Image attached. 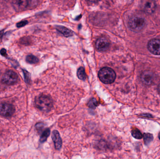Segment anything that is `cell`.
<instances>
[{
  "mask_svg": "<svg viewBox=\"0 0 160 159\" xmlns=\"http://www.w3.org/2000/svg\"><path fill=\"white\" fill-rule=\"evenodd\" d=\"M35 105L40 111L48 112L53 107V101L50 96L42 94L36 98Z\"/></svg>",
  "mask_w": 160,
  "mask_h": 159,
  "instance_id": "1",
  "label": "cell"
},
{
  "mask_svg": "<svg viewBox=\"0 0 160 159\" xmlns=\"http://www.w3.org/2000/svg\"><path fill=\"white\" fill-rule=\"evenodd\" d=\"M98 77L102 83L110 84L114 82L116 75L114 71L111 68L103 67L99 72Z\"/></svg>",
  "mask_w": 160,
  "mask_h": 159,
  "instance_id": "2",
  "label": "cell"
},
{
  "mask_svg": "<svg viewBox=\"0 0 160 159\" xmlns=\"http://www.w3.org/2000/svg\"><path fill=\"white\" fill-rule=\"evenodd\" d=\"M128 24L131 30L133 31L138 32L144 28L145 25V21L143 18L134 16L130 19Z\"/></svg>",
  "mask_w": 160,
  "mask_h": 159,
  "instance_id": "3",
  "label": "cell"
},
{
  "mask_svg": "<svg viewBox=\"0 0 160 159\" xmlns=\"http://www.w3.org/2000/svg\"><path fill=\"white\" fill-rule=\"evenodd\" d=\"M17 74L12 71H7L3 76L2 81L5 85H12L15 84L18 80Z\"/></svg>",
  "mask_w": 160,
  "mask_h": 159,
  "instance_id": "4",
  "label": "cell"
},
{
  "mask_svg": "<svg viewBox=\"0 0 160 159\" xmlns=\"http://www.w3.org/2000/svg\"><path fill=\"white\" fill-rule=\"evenodd\" d=\"M15 109L12 105L8 103L0 104V115L5 117H10L15 113Z\"/></svg>",
  "mask_w": 160,
  "mask_h": 159,
  "instance_id": "5",
  "label": "cell"
},
{
  "mask_svg": "<svg viewBox=\"0 0 160 159\" xmlns=\"http://www.w3.org/2000/svg\"><path fill=\"white\" fill-rule=\"evenodd\" d=\"M148 50L154 55H160V40L152 39L149 41L148 45Z\"/></svg>",
  "mask_w": 160,
  "mask_h": 159,
  "instance_id": "6",
  "label": "cell"
},
{
  "mask_svg": "<svg viewBox=\"0 0 160 159\" xmlns=\"http://www.w3.org/2000/svg\"><path fill=\"white\" fill-rule=\"evenodd\" d=\"M110 42L108 39L104 37H101L97 40L96 43V47L99 51H105L109 49Z\"/></svg>",
  "mask_w": 160,
  "mask_h": 159,
  "instance_id": "7",
  "label": "cell"
},
{
  "mask_svg": "<svg viewBox=\"0 0 160 159\" xmlns=\"http://www.w3.org/2000/svg\"><path fill=\"white\" fill-rule=\"evenodd\" d=\"M142 7L145 12L148 14H152L156 9V3L153 1H144L142 3Z\"/></svg>",
  "mask_w": 160,
  "mask_h": 159,
  "instance_id": "8",
  "label": "cell"
},
{
  "mask_svg": "<svg viewBox=\"0 0 160 159\" xmlns=\"http://www.w3.org/2000/svg\"><path fill=\"white\" fill-rule=\"evenodd\" d=\"M52 138L54 144V146L57 150H60L62 147V140L59 132L54 130L52 132Z\"/></svg>",
  "mask_w": 160,
  "mask_h": 159,
  "instance_id": "9",
  "label": "cell"
},
{
  "mask_svg": "<svg viewBox=\"0 0 160 159\" xmlns=\"http://www.w3.org/2000/svg\"><path fill=\"white\" fill-rule=\"evenodd\" d=\"M142 82L146 85H151L153 80V74L149 71H145L141 75Z\"/></svg>",
  "mask_w": 160,
  "mask_h": 159,
  "instance_id": "10",
  "label": "cell"
},
{
  "mask_svg": "<svg viewBox=\"0 0 160 159\" xmlns=\"http://www.w3.org/2000/svg\"><path fill=\"white\" fill-rule=\"evenodd\" d=\"M27 1H14L13 3L14 8L18 12L23 10L27 7Z\"/></svg>",
  "mask_w": 160,
  "mask_h": 159,
  "instance_id": "11",
  "label": "cell"
},
{
  "mask_svg": "<svg viewBox=\"0 0 160 159\" xmlns=\"http://www.w3.org/2000/svg\"><path fill=\"white\" fill-rule=\"evenodd\" d=\"M56 29L58 31L60 32L65 37H70L73 35V32L72 31L64 26H57Z\"/></svg>",
  "mask_w": 160,
  "mask_h": 159,
  "instance_id": "12",
  "label": "cell"
},
{
  "mask_svg": "<svg viewBox=\"0 0 160 159\" xmlns=\"http://www.w3.org/2000/svg\"><path fill=\"white\" fill-rule=\"evenodd\" d=\"M50 134V130L49 129H47L42 133L41 137L40 138V142L41 143H44L47 141V139L49 136Z\"/></svg>",
  "mask_w": 160,
  "mask_h": 159,
  "instance_id": "13",
  "label": "cell"
},
{
  "mask_svg": "<svg viewBox=\"0 0 160 159\" xmlns=\"http://www.w3.org/2000/svg\"><path fill=\"white\" fill-rule=\"evenodd\" d=\"M77 75L78 78L81 80H85L86 78V74L84 69L82 67H80L78 71Z\"/></svg>",
  "mask_w": 160,
  "mask_h": 159,
  "instance_id": "14",
  "label": "cell"
},
{
  "mask_svg": "<svg viewBox=\"0 0 160 159\" xmlns=\"http://www.w3.org/2000/svg\"><path fill=\"white\" fill-rule=\"evenodd\" d=\"M26 61L28 63L31 64L37 63L38 62V59L33 55H30L27 56L26 58Z\"/></svg>",
  "mask_w": 160,
  "mask_h": 159,
  "instance_id": "15",
  "label": "cell"
},
{
  "mask_svg": "<svg viewBox=\"0 0 160 159\" xmlns=\"http://www.w3.org/2000/svg\"><path fill=\"white\" fill-rule=\"evenodd\" d=\"M144 141L146 145L150 143L153 140V136L152 134L149 133H144L143 135Z\"/></svg>",
  "mask_w": 160,
  "mask_h": 159,
  "instance_id": "16",
  "label": "cell"
},
{
  "mask_svg": "<svg viewBox=\"0 0 160 159\" xmlns=\"http://www.w3.org/2000/svg\"><path fill=\"white\" fill-rule=\"evenodd\" d=\"M132 135L136 139H141L142 138V133L138 129H133L132 131Z\"/></svg>",
  "mask_w": 160,
  "mask_h": 159,
  "instance_id": "17",
  "label": "cell"
},
{
  "mask_svg": "<svg viewBox=\"0 0 160 159\" xmlns=\"http://www.w3.org/2000/svg\"><path fill=\"white\" fill-rule=\"evenodd\" d=\"M98 105V101L96 99L94 98H92L90 101L88 103V106L89 108H92V109H95Z\"/></svg>",
  "mask_w": 160,
  "mask_h": 159,
  "instance_id": "18",
  "label": "cell"
},
{
  "mask_svg": "<svg viewBox=\"0 0 160 159\" xmlns=\"http://www.w3.org/2000/svg\"><path fill=\"white\" fill-rule=\"evenodd\" d=\"M45 125L42 122H40V123H37L36 125L35 128L37 130L39 131H41L42 130L44 127H45Z\"/></svg>",
  "mask_w": 160,
  "mask_h": 159,
  "instance_id": "19",
  "label": "cell"
},
{
  "mask_svg": "<svg viewBox=\"0 0 160 159\" xmlns=\"http://www.w3.org/2000/svg\"><path fill=\"white\" fill-rule=\"evenodd\" d=\"M28 23V21H21V22H19L17 24V26L18 27H22V26H25L26 24Z\"/></svg>",
  "mask_w": 160,
  "mask_h": 159,
  "instance_id": "20",
  "label": "cell"
},
{
  "mask_svg": "<svg viewBox=\"0 0 160 159\" xmlns=\"http://www.w3.org/2000/svg\"><path fill=\"white\" fill-rule=\"evenodd\" d=\"M142 116L144 117H148V118H152V116L149 114H145V115H142Z\"/></svg>",
  "mask_w": 160,
  "mask_h": 159,
  "instance_id": "21",
  "label": "cell"
},
{
  "mask_svg": "<svg viewBox=\"0 0 160 159\" xmlns=\"http://www.w3.org/2000/svg\"><path fill=\"white\" fill-rule=\"evenodd\" d=\"M2 51H3V52H2V51H1V54H2V55H4L5 54H6V50L5 49H2Z\"/></svg>",
  "mask_w": 160,
  "mask_h": 159,
  "instance_id": "22",
  "label": "cell"
},
{
  "mask_svg": "<svg viewBox=\"0 0 160 159\" xmlns=\"http://www.w3.org/2000/svg\"><path fill=\"white\" fill-rule=\"evenodd\" d=\"M158 91L160 94V84L159 85L158 87Z\"/></svg>",
  "mask_w": 160,
  "mask_h": 159,
  "instance_id": "23",
  "label": "cell"
},
{
  "mask_svg": "<svg viewBox=\"0 0 160 159\" xmlns=\"http://www.w3.org/2000/svg\"><path fill=\"white\" fill-rule=\"evenodd\" d=\"M159 139L160 140V132L159 134Z\"/></svg>",
  "mask_w": 160,
  "mask_h": 159,
  "instance_id": "24",
  "label": "cell"
}]
</instances>
